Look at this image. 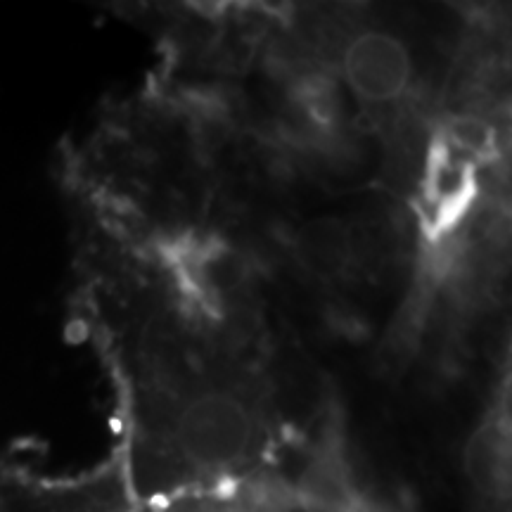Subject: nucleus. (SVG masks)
<instances>
[{
  "instance_id": "1",
  "label": "nucleus",
  "mask_w": 512,
  "mask_h": 512,
  "mask_svg": "<svg viewBox=\"0 0 512 512\" xmlns=\"http://www.w3.org/2000/svg\"><path fill=\"white\" fill-rule=\"evenodd\" d=\"M508 384L498 387L494 406L467 444L465 465L482 512H510V403Z\"/></svg>"
},
{
  "instance_id": "2",
  "label": "nucleus",
  "mask_w": 512,
  "mask_h": 512,
  "mask_svg": "<svg viewBox=\"0 0 512 512\" xmlns=\"http://www.w3.org/2000/svg\"><path fill=\"white\" fill-rule=\"evenodd\" d=\"M133 512H302L273 491H238V494L181 498L162 505H147Z\"/></svg>"
}]
</instances>
